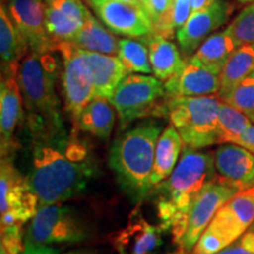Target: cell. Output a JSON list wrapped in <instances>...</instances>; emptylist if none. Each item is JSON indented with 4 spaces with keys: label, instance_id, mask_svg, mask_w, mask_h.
I'll list each match as a JSON object with an SVG mask.
<instances>
[{
    "label": "cell",
    "instance_id": "24",
    "mask_svg": "<svg viewBox=\"0 0 254 254\" xmlns=\"http://www.w3.org/2000/svg\"><path fill=\"white\" fill-rule=\"evenodd\" d=\"M69 43L78 49L90 52L111 56H118L119 52V39L92 12Z\"/></svg>",
    "mask_w": 254,
    "mask_h": 254
},
{
    "label": "cell",
    "instance_id": "25",
    "mask_svg": "<svg viewBox=\"0 0 254 254\" xmlns=\"http://www.w3.org/2000/svg\"><path fill=\"white\" fill-rule=\"evenodd\" d=\"M183 146L182 136L172 125L166 127L161 132L155 147L154 167L152 173L153 186L166 180L172 174L178 164Z\"/></svg>",
    "mask_w": 254,
    "mask_h": 254
},
{
    "label": "cell",
    "instance_id": "28",
    "mask_svg": "<svg viewBox=\"0 0 254 254\" xmlns=\"http://www.w3.org/2000/svg\"><path fill=\"white\" fill-rule=\"evenodd\" d=\"M118 57L128 73H139V74L153 73L147 46L139 38L119 39Z\"/></svg>",
    "mask_w": 254,
    "mask_h": 254
},
{
    "label": "cell",
    "instance_id": "30",
    "mask_svg": "<svg viewBox=\"0 0 254 254\" xmlns=\"http://www.w3.org/2000/svg\"><path fill=\"white\" fill-rule=\"evenodd\" d=\"M254 124V72L220 98Z\"/></svg>",
    "mask_w": 254,
    "mask_h": 254
},
{
    "label": "cell",
    "instance_id": "8",
    "mask_svg": "<svg viewBox=\"0 0 254 254\" xmlns=\"http://www.w3.org/2000/svg\"><path fill=\"white\" fill-rule=\"evenodd\" d=\"M88 238V228L72 207L62 204L39 206L27 228L25 241L40 245L78 244Z\"/></svg>",
    "mask_w": 254,
    "mask_h": 254
},
{
    "label": "cell",
    "instance_id": "27",
    "mask_svg": "<svg viewBox=\"0 0 254 254\" xmlns=\"http://www.w3.org/2000/svg\"><path fill=\"white\" fill-rule=\"evenodd\" d=\"M253 72L254 44H247V45L237 47L219 74L220 90H219L218 97L221 98L222 95L226 94Z\"/></svg>",
    "mask_w": 254,
    "mask_h": 254
},
{
    "label": "cell",
    "instance_id": "3",
    "mask_svg": "<svg viewBox=\"0 0 254 254\" xmlns=\"http://www.w3.org/2000/svg\"><path fill=\"white\" fill-rule=\"evenodd\" d=\"M32 161L28 183L39 200V206L63 204L86 190L94 177L90 159L72 157L66 146L32 141Z\"/></svg>",
    "mask_w": 254,
    "mask_h": 254
},
{
    "label": "cell",
    "instance_id": "32",
    "mask_svg": "<svg viewBox=\"0 0 254 254\" xmlns=\"http://www.w3.org/2000/svg\"><path fill=\"white\" fill-rule=\"evenodd\" d=\"M192 14L190 0H173L172 7L168 12L164 23L154 28L153 32L168 39H173L174 34L180 27H183Z\"/></svg>",
    "mask_w": 254,
    "mask_h": 254
},
{
    "label": "cell",
    "instance_id": "6",
    "mask_svg": "<svg viewBox=\"0 0 254 254\" xmlns=\"http://www.w3.org/2000/svg\"><path fill=\"white\" fill-rule=\"evenodd\" d=\"M168 95L164 81L148 74L129 73L116 88L111 104L118 113L120 128L146 117L166 116Z\"/></svg>",
    "mask_w": 254,
    "mask_h": 254
},
{
    "label": "cell",
    "instance_id": "29",
    "mask_svg": "<svg viewBox=\"0 0 254 254\" xmlns=\"http://www.w3.org/2000/svg\"><path fill=\"white\" fill-rule=\"evenodd\" d=\"M252 124L245 114L221 100L218 116L219 144H231Z\"/></svg>",
    "mask_w": 254,
    "mask_h": 254
},
{
    "label": "cell",
    "instance_id": "1",
    "mask_svg": "<svg viewBox=\"0 0 254 254\" xmlns=\"http://www.w3.org/2000/svg\"><path fill=\"white\" fill-rule=\"evenodd\" d=\"M62 64L53 52L30 51L21 60L17 79L24 100L25 123L32 141L66 146L69 138L62 116L57 81Z\"/></svg>",
    "mask_w": 254,
    "mask_h": 254
},
{
    "label": "cell",
    "instance_id": "40",
    "mask_svg": "<svg viewBox=\"0 0 254 254\" xmlns=\"http://www.w3.org/2000/svg\"><path fill=\"white\" fill-rule=\"evenodd\" d=\"M237 1L240 5H249L251 2H254V0H237Z\"/></svg>",
    "mask_w": 254,
    "mask_h": 254
},
{
    "label": "cell",
    "instance_id": "37",
    "mask_svg": "<svg viewBox=\"0 0 254 254\" xmlns=\"http://www.w3.org/2000/svg\"><path fill=\"white\" fill-rule=\"evenodd\" d=\"M21 254H59V251L50 245H40L25 241V249Z\"/></svg>",
    "mask_w": 254,
    "mask_h": 254
},
{
    "label": "cell",
    "instance_id": "9",
    "mask_svg": "<svg viewBox=\"0 0 254 254\" xmlns=\"http://www.w3.org/2000/svg\"><path fill=\"white\" fill-rule=\"evenodd\" d=\"M39 208V200L27 178L15 168L12 157H1L0 165V227L24 226Z\"/></svg>",
    "mask_w": 254,
    "mask_h": 254
},
{
    "label": "cell",
    "instance_id": "23",
    "mask_svg": "<svg viewBox=\"0 0 254 254\" xmlns=\"http://www.w3.org/2000/svg\"><path fill=\"white\" fill-rule=\"evenodd\" d=\"M114 111L116 110L110 99L95 95L81 111L78 120L73 125V136H75L77 131H82L104 140L107 139L112 134L116 123Z\"/></svg>",
    "mask_w": 254,
    "mask_h": 254
},
{
    "label": "cell",
    "instance_id": "7",
    "mask_svg": "<svg viewBox=\"0 0 254 254\" xmlns=\"http://www.w3.org/2000/svg\"><path fill=\"white\" fill-rule=\"evenodd\" d=\"M254 221V187L237 193L217 212L192 254H217L240 238Z\"/></svg>",
    "mask_w": 254,
    "mask_h": 254
},
{
    "label": "cell",
    "instance_id": "36",
    "mask_svg": "<svg viewBox=\"0 0 254 254\" xmlns=\"http://www.w3.org/2000/svg\"><path fill=\"white\" fill-rule=\"evenodd\" d=\"M231 144H237L239 146H243V147L247 148V150L254 153V125L247 127L245 132L241 133V134L238 136V138L234 139Z\"/></svg>",
    "mask_w": 254,
    "mask_h": 254
},
{
    "label": "cell",
    "instance_id": "15",
    "mask_svg": "<svg viewBox=\"0 0 254 254\" xmlns=\"http://www.w3.org/2000/svg\"><path fill=\"white\" fill-rule=\"evenodd\" d=\"M47 33L56 46L72 41L91 13L84 0H44Z\"/></svg>",
    "mask_w": 254,
    "mask_h": 254
},
{
    "label": "cell",
    "instance_id": "19",
    "mask_svg": "<svg viewBox=\"0 0 254 254\" xmlns=\"http://www.w3.org/2000/svg\"><path fill=\"white\" fill-rule=\"evenodd\" d=\"M215 171L234 187L245 190L254 187V153L237 144H224L215 150Z\"/></svg>",
    "mask_w": 254,
    "mask_h": 254
},
{
    "label": "cell",
    "instance_id": "35",
    "mask_svg": "<svg viewBox=\"0 0 254 254\" xmlns=\"http://www.w3.org/2000/svg\"><path fill=\"white\" fill-rule=\"evenodd\" d=\"M217 254H254V231H246L240 238Z\"/></svg>",
    "mask_w": 254,
    "mask_h": 254
},
{
    "label": "cell",
    "instance_id": "18",
    "mask_svg": "<svg viewBox=\"0 0 254 254\" xmlns=\"http://www.w3.org/2000/svg\"><path fill=\"white\" fill-rule=\"evenodd\" d=\"M164 84L168 97H204L219 93L220 77L189 58L185 59L183 67Z\"/></svg>",
    "mask_w": 254,
    "mask_h": 254
},
{
    "label": "cell",
    "instance_id": "14",
    "mask_svg": "<svg viewBox=\"0 0 254 254\" xmlns=\"http://www.w3.org/2000/svg\"><path fill=\"white\" fill-rule=\"evenodd\" d=\"M232 5L225 0H217L204 11L194 12L183 27L177 31L176 38L182 55L189 59L204 41L219 27L226 24L232 13Z\"/></svg>",
    "mask_w": 254,
    "mask_h": 254
},
{
    "label": "cell",
    "instance_id": "31",
    "mask_svg": "<svg viewBox=\"0 0 254 254\" xmlns=\"http://www.w3.org/2000/svg\"><path fill=\"white\" fill-rule=\"evenodd\" d=\"M237 47L254 44V2L246 5L225 28Z\"/></svg>",
    "mask_w": 254,
    "mask_h": 254
},
{
    "label": "cell",
    "instance_id": "4",
    "mask_svg": "<svg viewBox=\"0 0 254 254\" xmlns=\"http://www.w3.org/2000/svg\"><path fill=\"white\" fill-rule=\"evenodd\" d=\"M163 127L153 122L126 129L114 139L109 165L117 183L133 202H140L153 190L155 147Z\"/></svg>",
    "mask_w": 254,
    "mask_h": 254
},
{
    "label": "cell",
    "instance_id": "17",
    "mask_svg": "<svg viewBox=\"0 0 254 254\" xmlns=\"http://www.w3.org/2000/svg\"><path fill=\"white\" fill-rule=\"evenodd\" d=\"M25 120L24 100L17 74L1 75L0 82V148L1 157H12L15 151L14 132Z\"/></svg>",
    "mask_w": 254,
    "mask_h": 254
},
{
    "label": "cell",
    "instance_id": "16",
    "mask_svg": "<svg viewBox=\"0 0 254 254\" xmlns=\"http://www.w3.org/2000/svg\"><path fill=\"white\" fill-rule=\"evenodd\" d=\"M163 228L155 226L142 217L140 208L129 215L126 226L110 238L118 254H153L163 244Z\"/></svg>",
    "mask_w": 254,
    "mask_h": 254
},
{
    "label": "cell",
    "instance_id": "20",
    "mask_svg": "<svg viewBox=\"0 0 254 254\" xmlns=\"http://www.w3.org/2000/svg\"><path fill=\"white\" fill-rule=\"evenodd\" d=\"M81 52L93 81L94 97L99 95L110 99L120 82L129 73L127 72L118 56L82 50Z\"/></svg>",
    "mask_w": 254,
    "mask_h": 254
},
{
    "label": "cell",
    "instance_id": "33",
    "mask_svg": "<svg viewBox=\"0 0 254 254\" xmlns=\"http://www.w3.org/2000/svg\"><path fill=\"white\" fill-rule=\"evenodd\" d=\"M0 250L7 254H21L25 249L23 226H9L0 230Z\"/></svg>",
    "mask_w": 254,
    "mask_h": 254
},
{
    "label": "cell",
    "instance_id": "41",
    "mask_svg": "<svg viewBox=\"0 0 254 254\" xmlns=\"http://www.w3.org/2000/svg\"><path fill=\"white\" fill-rule=\"evenodd\" d=\"M139 2H140V5L142 6V8H144V6H145V4H146V1H147V0H138Z\"/></svg>",
    "mask_w": 254,
    "mask_h": 254
},
{
    "label": "cell",
    "instance_id": "26",
    "mask_svg": "<svg viewBox=\"0 0 254 254\" xmlns=\"http://www.w3.org/2000/svg\"><path fill=\"white\" fill-rule=\"evenodd\" d=\"M236 49L234 40L224 30L209 36L190 58L204 67L220 74L222 67Z\"/></svg>",
    "mask_w": 254,
    "mask_h": 254
},
{
    "label": "cell",
    "instance_id": "43",
    "mask_svg": "<svg viewBox=\"0 0 254 254\" xmlns=\"http://www.w3.org/2000/svg\"><path fill=\"white\" fill-rule=\"evenodd\" d=\"M225 1H230V0H225Z\"/></svg>",
    "mask_w": 254,
    "mask_h": 254
},
{
    "label": "cell",
    "instance_id": "10",
    "mask_svg": "<svg viewBox=\"0 0 254 254\" xmlns=\"http://www.w3.org/2000/svg\"><path fill=\"white\" fill-rule=\"evenodd\" d=\"M56 52L62 58L60 84L64 107L74 125L81 111L93 99V81L80 49L69 41H63L56 46Z\"/></svg>",
    "mask_w": 254,
    "mask_h": 254
},
{
    "label": "cell",
    "instance_id": "42",
    "mask_svg": "<svg viewBox=\"0 0 254 254\" xmlns=\"http://www.w3.org/2000/svg\"><path fill=\"white\" fill-rule=\"evenodd\" d=\"M0 254H7L5 252V251H2V250H0Z\"/></svg>",
    "mask_w": 254,
    "mask_h": 254
},
{
    "label": "cell",
    "instance_id": "22",
    "mask_svg": "<svg viewBox=\"0 0 254 254\" xmlns=\"http://www.w3.org/2000/svg\"><path fill=\"white\" fill-rule=\"evenodd\" d=\"M30 52L27 43L15 26L4 2L0 5V57L1 75L17 74L19 65Z\"/></svg>",
    "mask_w": 254,
    "mask_h": 254
},
{
    "label": "cell",
    "instance_id": "34",
    "mask_svg": "<svg viewBox=\"0 0 254 254\" xmlns=\"http://www.w3.org/2000/svg\"><path fill=\"white\" fill-rule=\"evenodd\" d=\"M172 4L173 0H147L146 1L144 9L153 24V30L164 23L172 7Z\"/></svg>",
    "mask_w": 254,
    "mask_h": 254
},
{
    "label": "cell",
    "instance_id": "5",
    "mask_svg": "<svg viewBox=\"0 0 254 254\" xmlns=\"http://www.w3.org/2000/svg\"><path fill=\"white\" fill-rule=\"evenodd\" d=\"M221 100L217 95L168 97L166 117L192 150L219 144L218 116Z\"/></svg>",
    "mask_w": 254,
    "mask_h": 254
},
{
    "label": "cell",
    "instance_id": "39",
    "mask_svg": "<svg viewBox=\"0 0 254 254\" xmlns=\"http://www.w3.org/2000/svg\"><path fill=\"white\" fill-rule=\"evenodd\" d=\"M64 254H92L91 252L85 250H73V251H68V252L64 253Z\"/></svg>",
    "mask_w": 254,
    "mask_h": 254
},
{
    "label": "cell",
    "instance_id": "38",
    "mask_svg": "<svg viewBox=\"0 0 254 254\" xmlns=\"http://www.w3.org/2000/svg\"><path fill=\"white\" fill-rule=\"evenodd\" d=\"M190 7H192V13L199 11H204V9L208 8L209 6L214 4L217 0H190Z\"/></svg>",
    "mask_w": 254,
    "mask_h": 254
},
{
    "label": "cell",
    "instance_id": "2",
    "mask_svg": "<svg viewBox=\"0 0 254 254\" xmlns=\"http://www.w3.org/2000/svg\"><path fill=\"white\" fill-rule=\"evenodd\" d=\"M217 174L213 155L185 147L172 174L151 190L160 220L159 226L163 231H172L179 246L193 202Z\"/></svg>",
    "mask_w": 254,
    "mask_h": 254
},
{
    "label": "cell",
    "instance_id": "13",
    "mask_svg": "<svg viewBox=\"0 0 254 254\" xmlns=\"http://www.w3.org/2000/svg\"><path fill=\"white\" fill-rule=\"evenodd\" d=\"M9 17L20 32L30 51L56 52L55 44L47 33L44 0H1Z\"/></svg>",
    "mask_w": 254,
    "mask_h": 254
},
{
    "label": "cell",
    "instance_id": "11",
    "mask_svg": "<svg viewBox=\"0 0 254 254\" xmlns=\"http://www.w3.org/2000/svg\"><path fill=\"white\" fill-rule=\"evenodd\" d=\"M237 193H239L237 187L217 174V177L200 192L190 207L185 236L179 246L180 252L183 254L192 252L217 212Z\"/></svg>",
    "mask_w": 254,
    "mask_h": 254
},
{
    "label": "cell",
    "instance_id": "12",
    "mask_svg": "<svg viewBox=\"0 0 254 254\" xmlns=\"http://www.w3.org/2000/svg\"><path fill=\"white\" fill-rule=\"evenodd\" d=\"M85 4L114 34L142 38L153 32V24L144 8L120 0H84Z\"/></svg>",
    "mask_w": 254,
    "mask_h": 254
},
{
    "label": "cell",
    "instance_id": "21",
    "mask_svg": "<svg viewBox=\"0 0 254 254\" xmlns=\"http://www.w3.org/2000/svg\"><path fill=\"white\" fill-rule=\"evenodd\" d=\"M146 44L150 53L152 72L159 80L166 81L183 67L185 58L179 46L160 34L152 32L147 36L139 38Z\"/></svg>",
    "mask_w": 254,
    "mask_h": 254
}]
</instances>
